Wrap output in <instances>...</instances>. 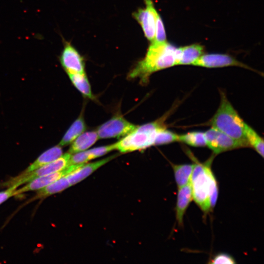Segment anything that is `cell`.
<instances>
[{
  "label": "cell",
  "instance_id": "1",
  "mask_svg": "<svg viewBox=\"0 0 264 264\" xmlns=\"http://www.w3.org/2000/svg\"><path fill=\"white\" fill-rule=\"evenodd\" d=\"M181 49L167 42H153L145 57L139 61L128 74V78H139L142 85H146L150 76L154 72L178 65Z\"/></svg>",
  "mask_w": 264,
  "mask_h": 264
},
{
  "label": "cell",
  "instance_id": "2",
  "mask_svg": "<svg viewBox=\"0 0 264 264\" xmlns=\"http://www.w3.org/2000/svg\"><path fill=\"white\" fill-rule=\"evenodd\" d=\"M212 159L202 163L197 161L190 181L193 199L205 214L214 208L218 196L217 182L211 169Z\"/></svg>",
  "mask_w": 264,
  "mask_h": 264
},
{
  "label": "cell",
  "instance_id": "3",
  "mask_svg": "<svg viewBox=\"0 0 264 264\" xmlns=\"http://www.w3.org/2000/svg\"><path fill=\"white\" fill-rule=\"evenodd\" d=\"M245 123L225 94L220 92V106L209 125L249 147L244 134Z\"/></svg>",
  "mask_w": 264,
  "mask_h": 264
},
{
  "label": "cell",
  "instance_id": "4",
  "mask_svg": "<svg viewBox=\"0 0 264 264\" xmlns=\"http://www.w3.org/2000/svg\"><path fill=\"white\" fill-rule=\"evenodd\" d=\"M163 126L158 121L137 126L133 132L115 143V150L128 153L153 146L157 131Z\"/></svg>",
  "mask_w": 264,
  "mask_h": 264
},
{
  "label": "cell",
  "instance_id": "5",
  "mask_svg": "<svg viewBox=\"0 0 264 264\" xmlns=\"http://www.w3.org/2000/svg\"><path fill=\"white\" fill-rule=\"evenodd\" d=\"M71 154L67 152L54 161L47 163L33 171L22 173L6 182L9 187L16 185L18 187L27 183L37 177L62 171L70 165Z\"/></svg>",
  "mask_w": 264,
  "mask_h": 264
},
{
  "label": "cell",
  "instance_id": "6",
  "mask_svg": "<svg viewBox=\"0 0 264 264\" xmlns=\"http://www.w3.org/2000/svg\"><path fill=\"white\" fill-rule=\"evenodd\" d=\"M206 146L214 154L247 147L242 142L228 135L218 129L211 127L204 132Z\"/></svg>",
  "mask_w": 264,
  "mask_h": 264
},
{
  "label": "cell",
  "instance_id": "7",
  "mask_svg": "<svg viewBox=\"0 0 264 264\" xmlns=\"http://www.w3.org/2000/svg\"><path fill=\"white\" fill-rule=\"evenodd\" d=\"M137 127L122 115H117L99 126L96 132L100 139L120 138L131 133Z\"/></svg>",
  "mask_w": 264,
  "mask_h": 264
},
{
  "label": "cell",
  "instance_id": "8",
  "mask_svg": "<svg viewBox=\"0 0 264 264\" xmlns=\"http://www.w3.org/2000/svg\"><path fill=\"white\" fill-rule=\"evenodd\" d=\"M146 6L133 14V17L141 25L144 34L151 42L154 40L155 23L157 12L152 0H145Z\"/></svg>",
  "mask_w": 264,
  "mask_h": 264
},
{
  "label": "cell",
  "instance_id": "9",
  "mask_svg": "<svg viewBox=\"0 0 264 264\" xmlns=\"http://www.w3.org/2000/svg\"><path fill=\"white\" fill-rule=\"evenodd\" d=\"M60 61L67 73H85L84 58L69 42H65Z\"/></svg>",
  "mask_w": 264,
  "mask_h": 264
},
{
  "label": "cell",
  "instance_id": "10",
  "mask_svg": "<svg viewBox=\"0 0 264 264\" xmlns=\"http://www.w3.org/2000/svg\"><path fill=\"white\" fill-rule=\"evenodd\" d=\"M84 164H72L62 171L56 172L33 179L22 187L16 190V195L24 192L38 190L69 174Z\"/></svg>",
  "mask_w": 264,
  "mask_h": 264
},
{
  "label": "cell",
  "instance_id": "11",
  "mask_svg": "<svg viewBox=\"0 0 264 264\" xmlns=\"http://www.w3.org/2000/svg\"><path fill=\"white\" fill-rule=\"evenodd\" d=\"M192 65L207 68L237 66L252 69L229 55L219 53L202 54Z\"/></svg>",
  "mask_w": 264,
  "mask_h": 264
},
{
  "label": "cell",
  "instance_id": "12",
  "mask_svg": "<svg viewBox=\"0 0 264 264\" xmlns=\"http://www.w3.org/2000/svg\"><path fill=\"white\" fill-rule=\"evenodd\" d=\"M116 156V155H113L94 162L83 164L73 172L66 175L70 186L81 181L99 168Z\"/></svg>",
  "mask_w": 264,
  "mask_h": 264
},
{
  "label": "cell",
  "instance_id": "13",
  "mask_svg": "<svg viewBox=\"0 0 264 264\" xmlns=\"http://www.w3.org/2000/svg\"><path fill=\"white\" fill-rule=\"evenodd\" d=\"M178 188L176 207V219L178 225L181 226L183 224L184 215L193 199L191 181Z\"/></svg>",
  "mask_w": 264,
  "mask_h": 264
},
{
  "label": "cell",
  "instance_id": "14",
  "mask_svg": "<svg viewBox=\"0 0 264 264\" xmlns=\"http://www.w3.org/2000/svg\"><path fill=\"white\" fill-rule=\"evenodd\" d=\"M99 139L96 131L84 132L72 143L68 153L73 154L86 150Z\"/></svg>",
  "mask_w": 264,
  "mask_h": 264
},
{
  "label": "cell",
  "instance_id": "15",
  "mask_svg": "<svg viewBox=\"0 0 264 264\" xmlns=\"http://www.w3.org/2000/svg\"><path fill=\"white\" fill-rule=\"evenodd\" d=\"M63 154L62 147L58 145L51 148L41 154L23 172L28 173L33 171L47 163L57 159Z\"/></svg>",
  "mask_w": 264,
  "mask_h": 264
},
{
  "label": "cell",
  "instance_id": "16",
  "mask_svg": "<svg viewBox=\"0 0 264 264\" xmlns=\"http://www.w3.org/2000/svg\"><path fill=\"white\" fill-rule=\"evenodd\" d=\"M86 129L83 115L81 114L67 130L58 145L62 147L71 144L77 137L85 132Z\"/></svg>",
  "mask_w": 264,
  "mask_h": 264
},
{
  "label": "cell",
  "instance_id": "17",
  "mask_svg": "<svg viewBox=\"0 0 264 264\" xmlns=\"http://www.w3.org/2000/svg\"><path fill=\"white\" fill-rule=\"evenodd\" d=\"M180 49L178 65H192L204 52L203 47L198 44L182 47Z\"/></svg>",
  "mask_w": 264,
  "mask_h": 264
},
{
  "label": "cell",
  "instance_id": "18",
  "mask_svg": "<svg viewBox=\"0 0 264 264\" xmlns=\"http://www.w3.org/2000/svg\"><path fill=\"white\" fill-rule=\"evenodd\" d=\"M172 167L178 188L190 182L194 164H174Z\"/></svg>",
  "mask_w": 264,
  "mask_h": 264
},
{
  "label": "cell",
  "instance_id": "19",
  "mask_svg": "<svg viewBox=\"0 0 264 264\" xmlns=\"http://www.w3.org/2000/svg\"><path fill=\"white\" fill-rule=\"evenodd\" d=\"M71 186L66 176L60 178L46 187L40 189L34 198H46L59 193Z\"/></svg>",
  "mask_w": 264,
  "mask_h": 264
},
{
  "label": "cell",
  "instance_id": "20",
  "mask_svg": "<svg viewBox=\"0 0 264 264\" xmlns=\"http://www.w3.org/2000/svg\"><path fill=\"white\" fill-rule=\"evenodd\" d=\"M73 85L86 97L93 99L91 87L87 76L84 73H67Z\"/></svg>",
  "mask_w": 264,
  "mask_h": 264
},
{
  "label": "cell",
  "instance_id": "21",
  "mask_svg": "<svg viewBox=\"0 0 264 264\" xmlns=\"http://www.w3.org/2000/svg\"><path fill=\"white\" fill-rule=\"evenodd\" d=\"M244 134L249 145L252 147L262 157H264V140L259 134L249 125L245 123Z\"/></svg>",
  "mask_w": 264,
  "mask_h": 264
},
{
  "label": "cell",
  "instance_id": "22",
  "mask_svg": "<svg viewBox=\"0 0 264 264\" xmlns=\"http://www.w3.org/2000/svg\"><path fill=\"white\" fill-rule=\"evenodd\" d=\"M178 141L195 147L206 146L204 132L193 131L178 135Z\"/></svg>",
  "mask_w": 264,
  "mask_h": 264
},
{
  "label": "cell",
  "instance_id": "23",
  "mask_svg": "<svg viewBox=\"0 0 264 264\" xmlns=\"http://www.w3.org/2000/svg\"><path fill=\"white\" fill-rule=\"evenodd\" d=\"M178 134L168 130L163 126L160 128L156 133L154 145H160L178 141Z\"/></svg>",
  "mask_w": 264,
  "mask_h": 264
},
{
  "label": "cell",
  "instance_id": "24",
  "mask_svg": "<svg viewBox=\"0 0 264 264\" xmlns=\"http://www.w3.org/2000/svg\"><path fill=\"white\" fill-rule=\"evenodd\" d=\"M153 42H166V35L163 21L159 14L156 15L154 40Z\"/></svg>",
  "mask_w": 264,
  "mask_h": 264
},
{
  "label": "cell",
  "instance_id": "25",
  "mask_svg": "<svg viewBox=\"0 0 264 264\" xmlns=\"http://www.w3.org/2000/svg\"><path fill=\"white\" fill-rule=\"evenodd\" d=\"M93 159L88 150L79 152L71 154L70 165L85 164Z\"/></svg>",
  "mask_w": 264,
  "mask_h": 264
},
{
  "label": "cell",
  "instance_id": "26",
  "mask_svg": "<svg viewBox=\"0 0 264 264\" xmlns=\"http://www.w3.org/2000/svg\"><path fill=\"white\" fill-rule=\"evenodd\" d=\"M115 150V143L106 146L98 147L88 151L93 159L101 157L110 152Z\"/></svg>",
  "mask_w": 264,
  "mask_h": 264
},
{
  "label": "cell",
  "instance_id": "27",
  "mask_svg": "<svg viewBox=\"0 0 264 264\" xmlns=\"http://www.w3.org/2000/svg\"><path fill=\"white\" fill-rule=\"evenodd\" d=\"M211 264H235L236 262L232 257L226 253H220L211 260Z\"/></svg>",
  "mask_w": 264,
  "mask_h": 264
},
{
  "label": "cell",
  "instance_id": "28",
  "mask_svg": "<svg viewBox=\"0 0 264 264\" xmlns=\"http://www.w3.org/2000/svg\"><path fill=\"white\" fill-rule=\"evenodd\" d=\"M17 187L16 185L11 186L7 190L0 192V204L10 197L15 196Z\"/></svg>",
  "mask_w": 264,
  "mask_h": 264
}]
</instances>
